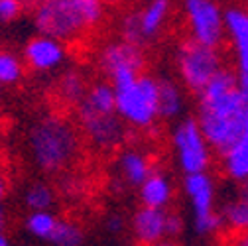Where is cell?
Instances as JSON below:
<instances>
[{"label": "cell", "mask_w": 248, "mask_h": 246, "mask_svg": "<svg viewBox=\"0 0 248 246\" xmlns=\"http://www.w3.org/2000/svg\"><path fill=\"white\" fill-rule=\"evenodd\" d=\"M246 105L248 95L238 87L232 67H223L201 93H197L195 120L213 152L223 156L240 138Z\"/></svg>", "instance_id": "cell-1"}, {"label": "cell", "mask_w": 248, "mask_h": 246, "mask_svg": "<svg viewBox=\"0 0 248 246\" xmlns=\"http://www.w3.org/2000/svg\"><path fill=\"white\" fill-rule=\"evenodd\" d=\"M105 14L101 0H46L36 6L34 22L42 36L63 44L101 26Z\"/></svg>", "instance_id": "cell-2"}, {"label": "cell", "mask_w": 248, "mask_h": 246, "mask_svg": "<svg viewBox=\"0 0 248 246\" xmlns=\"http://www.w3.org/2000/svg\"><path fill=\"white\" fill-rule=\"evenodd\" d=\"M30 150L36 164L49 173L69 168L79 154V134L61 116H46L30 130Z\"/></svg>", "instance_id": "cell-3"}, {"label": "cell", "mask_w": 248, "mask_h": 246, "mask_svg": "<svg viewBox=\"0 0 248 246\" xmlns=\"http://www.w3.org/2000/svg\"><path fill=\"white\" fill-rule=\"evenodd\" d=\"M116 116L134 130H152L160 120V79L140 77L114 87Z\"/></svg>", "instance_id": "cell-4"}, {"label": "cell", "mask_w": 248, "mask_h": 246, "mask_svg": "<svg viewBox=\"0 0 248 246\" xmlns=\"http://www.w3.org/2000/svg\"><path fill=\"white\" fill-rule=\"evenodd\" d=\"M173 63L179 77V85L195 95L201 93L207 83L223 67H227L221 49L201 46L191 38H183L177 42L173 49Z\"/></svg>", "instance_id": "cell-5"}, {"label": "cell", "mask_w": 248, "mask_h": 246, "mask_svg": "<svg viewBox=\"0 0 248 246\" xmlns=\"http://www.w3.org/2000/svg\"><path fill=\"white\" fill-rule=\"evenodd\" d=\"M183 195L187 197L193 213V231L199 236H213L225 229V221L219 209H215L217 185L215 179L207 173L183 175L181 179Z\"/></svg>", "instance_id": "cell-6"}, {"label": "cell", "mask_w": 248, "mask_h": 246, "mask_svg": "<svg viewBox=\"0 0 248 246\" xmlns=\"http://www.w3.org/2000/svg\"><path fill=\"white\" fill-rule=\"evenodd\" d=\"M173 156L183 175L207 173L213 162V150L205 140L195 116H185L177 120L171 128Z\"/></svg>", "instance_id": "cell-7"}, {"label": "cell", "mask_w": 248, "mask_h": 246, "mask_svg": "<svg viewBox=\"0 0 248 246\" xmlns=\"http://www.w3.org/2000/svg\"><path fill=\"white\" fill-rule=\"evenodd\" d=\"M183 18L187 24L189 36L193 42L221 49L227 40L225 30V8L213 0H187L181 6Z\"/></svg>", "instance_id": "cell-8"}, {"label": "cell", "mask_w": 248, "mask_h": 246, "mask_svg": "<svg viewBox=\"0 0 248 246\" xmlns=\"http://www.w3.org/2000/svg\"><path fill=\"white\" fill-rule=\"evenodd\" d=\"M97 63H99V69L108 77V83L116 87L122 83H128L144 73L146 51L144 47L114 38L101 46Z\"/></svg>", "instance_id": "cell-9"}, {"label": "cell", "mask_w": 248, "mask_h": 246, "mask_svg": "<svg viewBox=\"0 0 248 246\" xmlns=\"http://www.w3.org/2000/svg\"><path fill=\"white\" fill-rule=\"evenodd\" d=\"M77 118H79V124H81L85 138L97 150H103V152L116 150L128 134L126 124L116 116V112L103 114V112L91 110L85 105H79Z\"/></svg>", "instance_id": "cell-10"}, {"label": "cell", "mask_w": 248, "mask_h": 246, "mask_svg": "<svg viewBox=\"0 0 248 246\" xmlns=\"http://www.w3.org/2000/svg\"><path fill=\"white\" fill-rule=\"evenodd\" d=\"M227 40L234 53V73L238 87L248 95V6L231 4L225 8Z\"/></svg>", "instance_id": "cell-11"}, {"label": "cell", "mask_w": 248, "mask_h": 246, "mask_svg": "<svg viewBox=\"0 0 248 246\" xmlns=\"http://www.w3.org/2000/svg\"><path fill=\"white\" fill-rule=\"evenodd\" d=\"M152 171L154 166L148 152L136 146L122 148L114 162V183L118 189H128V187L138 189Z\"/></svg>", "instance_id": "cell-12"}, {"label": "cell", "mask_w": 248, "mask_h": 246, "mask_svg": "<svg viewBox=\"0 0 248 246\" xmlns=\"http://www.w3.org/2000/svg\"><path fill=\"white\" fill-rule=\"evenodd\" d=\"M130 232L140 246H154L168 238V211L138 207L130 217Z\"/></svg>", "instance_id": "cell-13"}, {"label": "cell", "mask_w": 248, "mask_h": 246, "mask_svg": "<svg viewBox=\"0 0 248 246\" xmlns=\"http://www.w3.org/2000/svg\"><path fill=\"white\" fill-rule=\"evenodd\" d=\"M138 199L142 207L150 209H162L168 211V207L173 203V181L164 171L154 169L148 179L138 187Z\"/></svg>", "instance_id": "cell-14"}, {"label": "cell", "mask_w": 248, "mask_h": 246, "mask_svg": "<svg viewBox=\"0 0 248 246\" xmlns=\"http://www.w3.org/2000/svg\"><path fill=\"white\" fill-rule=\"evenodd\" d=\"M26 59L34 69L49 71L61 65V61L65 59V47L57 40L38 36L34 40H30V44L26 46Z\"/></svg>", "instance_id": "cell-15"}, {"label": "cell", "mask_w": 248, "mask_h": 246, "mask_svg": "<svg viewBox=\"0 0 248 246\" xmlns=\"http://www.w3.org/2000/svg\"><path fill=\"white\" fill-rule=\"evenodd\" d=\"M170 14H171V4L168 0H152V2H146L144 6L136 8L144 46H148L152 40H156L164 32Z\"/></svg>", "instance_id": "cell-16"}, {"label": "cell", "mask_w": 248, "mask_h": 246, "mask_svg": "<svg viewBox=\"0 0 248 246\" xmlns=\"http://www.w3.org/2000/svg\"><path fill=\"white\" fill-rule=\"evenodd\" d=\"M223 171L225 175L234 183L248 181V105H246V116H244V128L240 138L232 144L229 152L221 156Z\"/></svg>", "instance_id": "cell-17"}, {"label": "cell", "mask_w": 248, "mask_h": 246, "mask_svg": "<svg viewBox=\"0 0 248 246\" xmlns=\"http://www.w3.org/2000/svg\"><path fill=\"white\" fill-rule=\"evenodd\" d=\"M225 229L232 232L248 231V181L240 183L236 193L221 209Z\"/></svg>", "instance_id": "cell-18"}, {"label": "cell", "mask_w": 248, "mask_h": 246, "mask_svg": "<svg viewBox=\"0 0 248 246\" xmlns=\"http://www.w3.org/2000/svg\"><path fill=\"white\" fill-rule=\"evenodd\" d=\"M183 87L173 79H160V118L162 120H181L185 110Z\"/></svg>", "instance_id": "cell-19"}, {"label": "cell", "mask_w": 248, "mask_h": 246, "mask_svg": "<svg viewBox=\"0 0 248 246\" xmlns=\"http://www.w3.org/2000/svg\"><path fill=\"white\" fill-rule=\"evenodd\" d=\"M85 107H89L95 112L103 114H114L116 112V95H114V87L108 81H99L93 83L87 91V95L83 99Z\"/></svg>", "instance_id": "cell-20"}, {"label": "cell", "mask_w": 248, "mask_h": 246, "mask_svg": "<svg viewBox=\"0 0 248 246\" xmlns=\"http://www.w3.org/2000/svg\"><path fill=\"white\" fill-rule=\"evenodd\" d=\"M87 91H89V87H87L85 77L75 69L63 73V77L59 79V97L69 105L79 107L87 95Z\"/></svg>", "instance_id": "cell-21"}, {"label": "cell", "mask_w": 248, "mask_h": 246, "mask_svg": "<svg viewBox=\"0 0 248 246\" xmlns=\"http://www.w3.org/2000/svg\"><path fill=\"white\" fill-rule=\"evenodd\" d=\"M57 221L59 219L55 217V215H51L49 211H38V213H32L28 217L26 229L38 238L49 240V236L53 234V231L57 227Z\"/></svg>", "instance_id": "cell-22"}, {"label": "cell", "mask_w": 248, "mask_h": 246, "mask_svg": "<svg viewBox=\"0 0 248 246\" xmlns=\"http://www.w3.org/2000/svg\"><path fill=\"white\" fill-rule=\"evenodd\" d=\"M49 242H53L57 246H81L83 231H81V227L77 223L59 219L53 234L49 236Z\"/></svg>", "instance_id": "cell-23"}, {"label": "cell", "mask_w": 248, "mask_h": 246, "mask_svg": "<svg viewBox=\"0 0 248 246\" xmlns=\"http://www.w3.org/2000/svg\"><path fill=\"white\" fill-rule=\"evenodd\" d=\"M118 38L124 40V42H128V44H132V46L146 47L144 40H142V34H140V24H138L136 10H128V12L122 14L120 26H118Z\"/></svg>", "instance_id": "cell-24"}, {"label": "cell", "mask_w": 248, "mask_h": 246, "mask_svg": "<svg viewBox=\"0 0 248 246\" xmlns=\"http://www.w3.org/2000/svg\"><path fill=\"white\" fill-rule=\"evenodd\" d=\"M26 203L30 209H34V213L38 211H47L53 205V191L46 183H34L32 187L26 193Z\"/></svg>", "instance_id": "cell-25"}, {"label": "cell", "mask_w": 248, "mask_h": 246, "mask_svg": "<svg viewBox=\"0 0 248 246\" xmlns=\"http://www.w3.org/2000/svg\"><path fill=\"white\" fill-rule=\"evenodd\" d=\"M22 75L20 61L12 53L0 51V83H14Z\"/></svg>", "instance_id": "cell-26"}, {"label": "cell", "mask_w": 248, "mask_h": 246, "mask_svg": "<svg viewBox=\"0 0 248 246\" xmlns=\"http://www.w3.org/2000/svg\"><path fill=\"white\" fill-rule=\"evenodd\" d=\"M185 221L177 211H168V238L177 240V236L183 232Z\"/></svg>", "instance_id": "cell-27"}, {"label": "cell", "mask_w": 248, "mask_h": 246, "mask_svg": "<svg viewBox=\"0 0 248 246\" xmlns=\"http://www.w3.org/2000/svg\"><path fill=\"white\" fill-rule=\"evenodd\" d=\"M22 4L16 2V0H0V20L10 22L20 14Z\"/></svg>", "instance_id": "cell-28"}, {"label": "cell", "mask_w": 248, "mask_h": 246, "mask_svg": "<svg viewBox=\"0 0 248 246\" xmlns=\"http://www.w3.org/2000/svg\"><path fill=\"white\" fill-rule=\"evenodd\" d=\"M124 225H126V221H124V217L120 213H110L105 219V227L110 234H120L124 231Z\"/></svg>", "instance_id": "cell-29"}, {"label": "cell", "mask_w": 248, "mask_h": 246, "mask_svg": "<svg viewBox=\"0 0 248 246\" xmlns=\"http://www.w3.org/2000/svg\"><path fill=\"white\" fill-rule=\"evenodd\" d=\"M225 246H248V231L244 232H231L225 240Z\"/></svg>", "instance_id": "cell-30"}, {"label": "cell", "mask_w": 248, "mask_h": 246, "mask_svg": "<svg viewBox=\"0 0 248 246\" xmlns=\"http://www.w3.org/2000/svg\"><path fill=\"white\" fill-rule=\"evenodd\" d=\"M154 246H185V244H181L179 240H171V238H166V240H162V242H158V244H154Z\"/></svg>", "instance_id": "cell-31"}, {"label": "cell", "mask_w": 248, "mask_h": 246, "mask_svg": "<svg viewBox=\"0 0 248 246\" xmlns=\"http://www.w3.org/2000/svg\"><path fill=\"white\" fill-rule=\"evenodd\" d=\"M4 191H6V183H4V179H2V175H0V199H2V195H4Z\"/></svg>", "instance_id": "cell-32"}, {"label": "cell", "mask_w": 248, "mask_h": 246, "mask_svg": "<svg viewBox=\"0 0 248 246\" xmlns=\"http://www.w3.org/2000/svg\"><path fill=\"white\" fill-rule=\"evenodd\" d=\"M2 229H4V211L0 209V231H2Z\"/></svg>", "instance_id": "cell-33"}, {"label": "cell", "mask_w": 248, "mask_h": 246, "mask_svg": "<svg viewBox=\"0 0 248 246\" xmlns=\"http://www.w3.org/2000/svg\"><path fill=\"white\" fill-rule=\"evenodd\" d=\"M0 246H8V240H6V236H2V234H0Z\"/></svg>", "instance_id": "cell-34"}]
</instances>
